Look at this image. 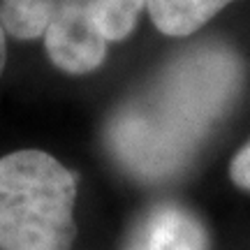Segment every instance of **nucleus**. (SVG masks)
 <instances>
[{"instance_id": "obj_1", "label": "nucleus", "mask_w": 250, "mask_h": 250, "mask_svg": "<svg viewBox=\"0 0 250 250\" xmlns=\"http://www.w3.org/2000/svg\"><path fill=\"white\" fill-rule=\"evenodd\" d=\"M77 176L37 148L0 158V250H72Z\"/></svg>"}, {"instance_id": "obj_2", "label": "nucleus", "mask_w": 250, "mask_h": 250, "mask_svg": "<svg viewBox=\"0 0 250 250\" xmlns=\"http://www.w3.org/2000/svg\"><path fill=\"white\" fill-rule=\"evenodd\" d=\"M148 0H49L44 49L65 74L95 72L114 42L132 35Z\"/></svg>"}, {"instance_id": "obj_3", "label": "nucleus", "mask_w": 250, "mask_h": 250, "mask_svg": "<svg viewBox=\"0 0 250 250\" xmlns=\"http://www.w3.org/2000/svg\"><path fill=\"white\" fill-rule=\"evenodd\" d=\"M125 250H206V234L186 208L160 204L139 220Z\"/></svg>"}, {"instance_id": "obj_4", "label": "nucleus", "mask_w": 250, "mask_h": 250, "mask_svg": "<svg viewBox=\"0 0 250 250\" xmlns=\"http://www.w3.org/2000/svg\"><path fill=\"white\" fill-rule=\"evenodd\" d=\"M236 0H148L146 12L162 35L188 37Z\"/></svg>"}, {"instance_id": "obj_5", "label": "nucleus", "mask_w": 250, "mask_h": 250, "mask_svg": "<svg viewBox=\"0 0 250 250\" xmlns=\"http://www.w3.org/2000/svg\"><path fill=\"white\" fill-rule=\"evenodd\" d=\"M229 176L239 188L250 190V142L234 155L232 167H229Z\"/></svg>"}, {"instance_id": "obj_6", "label": "nucleus", "mask_w": 250, "mask_h": 250, "mask_svg": "<svg viewBox=\"0 0 250 250\" xmlns=\"http://www.w3.org/2000/svg\"><path fill=\"white\" fill-rule=\"evenodd\" d=\"M5 30L0 26V77H2V70H5V56H7V44H5Z\"/></svg>"}]
</instances>
